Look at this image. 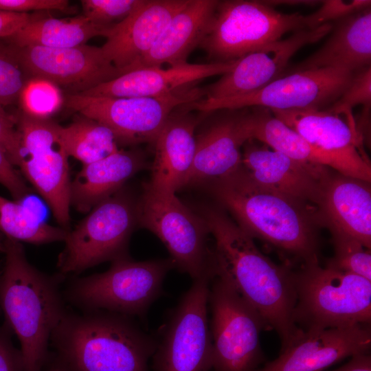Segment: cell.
<instances>
[{
  "label": "cell",
  "instance_id": "1",
  "mask_svg": "<svg viewBox=\"0 0 371 371\" xmlns=\"http://www.w3.org/2000/svg\"><path fill=\"white\" fill-rule=\"evenodd\" d=\"M196 212L214 240L215 276L226 279L261 317L267 330H274L281 350L303 330L294 322L296 304L295 271L278 265L259 251L253 238L218 205L201 204Z\"/></svg>",
  "mask_w": 371,
  "mask_h": 371
},
{
  "label": "cell",
  "instance_id": "2",
  "mask_svg": "<svg viewBox=\"0 0 371 371\" xmlns=\"http://www.w3.org/2000/svg\"><path fill=\"white\" fill-rule=\"evenodd\" d=\"M203 186L244 232L274 248L286 265L318 262L315 207L257 183L242 167Z\"/></svg>",
  "mask_w": 371,
  "mask_h": 371
},
{
  "label": "cell",
  "instance_id": "3",
  "mask_svg": "<svg viewBox=\"0 0 371 371\" xmlns=\"http://www.w3.org/2000/svg\"><path fill=\"white\" fill-rule=\"evenodd\" d=\"M133 318L67 308L51 334L44 371H148L157 339Z\"/></svg>",
  "mask_w": 371,
  "mask_h": 371
},
{
  "label": "cell",
  "instance_id": "4",
  "mask_svg": "<svg viewBox=\"0 0 371 371\" xmlns=\"http://www.w3.org/2000/svg\"><path fill=\"white\" fill-rule=\"evenodd\" d=\"M1 251L0 311L18 337L24 371H44L51 334L67 310L65 275H48L27 260L20 242L5 237Z\"/></svg>",
  "mask_w": 371,
  "mask_h": 371
},
{
  "label": "cell",
  "instance_id": "5",
  "mask_svg": "<svg viewBox=\"0 0 371 371\" xmlns=\"http://www.w3.org/2000/svg\"><path fill=\"white\" fill-rule=\"evenodd\" d=\"M293 319L303 330L370 324L371 281L314 262L295 271Z\"/></svg>",
  "mask_w": 371,
  "mask_h": 371
},
{
  "label": "cell",
  "instance_id": "6",
  "mask_svg": "<svg viewBox=\"0 0 371 371\" xmlns=\"http://www.w3.org/2000/svg\"><path fill=\"white\" fill-rule=\"evenodd\" d=\"M174 267L170 258H119L105 272L74 278L63 290L64 298L82 311L103 310L142 317L163 293L164 280Z\"/></svg>",
  "mask_w": 371,
  "mask_h": 371
},
{
  "label": "cell",
  "instance_id": "7",
  "mask_svg": "<svg viewBox=\"0 0 371 371\" xmlns=\"http://www.w3.org/2000/svg\"><path fill=\"white\" fill-rule=\"evenodd\" d=\"M306 29V16L278 12L264 1H218L199 47L212 63H226Z\"/></svg>",
  "mask_w": 371,
  "mask_h": 371
},
{
  "label": "cell",
  "instance_id": "8",
  "mask_svg": "<svg viewBox=\"0 0 371 371\" xmlns=\"http://www.w3.org/2000/svg\"><path fill=\"white\" fill-rule=\"evenodd\" d=\"M90 211L67 233L57 263L63 275L128 256L129 239L138 224L137 201L122 188Z\"/></svg>",
  "mask_w": 371,
  "mask_h": 371
},
{
  "label": "cell",
  "instance_id": "9",
  "mask_svg": "<svg viewBox=\"0 0 371 371\" xmlns=\"http://www.w3.org/2000/svg\"><path fill=\"white\" fill-rule=\"evenodd\" d=\"M138 224L156 235L167 248L175 267L194 280L215 275L208 229L199 214L175 194L154 191L144 185L137 201Z\"/></svg>",
  "mask_w": 371,
  "mask_h": 371
},
{
  "label": "cell",
  "instance_id": "10",
  "mask_svg": "<svg viewBox=\"0 0 371 371\" xmlns=\"http://www.w3.org/2000/svg\"><path fill=\"white\" fill-rule=\"evenodd\" d=\"M208 304L212 351L210 371H255L263 361L258 313L224 278L210 282Z\"/></svg>",
  "mask_w": 371,
  "mask_h": 371
},
{
  "label": "cell",
  "instance_id": "11",
  "mask_svg": "<svg viewBox=\"0 0 371 371\" xmlns=\"http://www.w3.org/2000/svg\"><path fill=\"white\" fill-rule=\"evenodd\" d=\"M13 117L21 148L19 167L48 204L57 222L67 227L70 220L71 181L60 126L48 117L23 110Z\"/></svg>",
  "mask_w": 371,
  "mask_h": 371
},
{
  "label": "cell",
  "instance_id": "12",
  "mask_svg": "<svg viewBox=\"0 0 371 371\" xmlns=\"http://www.w3.org/2000/svg\"><path fill=\"white\" fill-rule=\"evenodd\" d=\"M203 90L190 88L161 98H114L65 94L66 107L109 128L117 144L154 143L175 109L201 99Z\"/></svg>",
  "mask_w": 371,
  "mask_h": 371
},
{
  "label": "cell",
  "instance_id": "13",
  "mask_svg": "<svg viewBox=\"0 0 371 371\" xmlns=\"http://www.w3.org/2000/svg\"><path fill=\"white\" fill-rule=\"evenodd\" d=\"M353 74L336 68L295 71L254 92L221 99H200L183 107L188 111L203 113L254 106L270 110H324L341 95Z\"/></svg>",
  "mask_w": 371,
  "mask_h": 371
},
{
  "label": "cell",
  "instance_id": "14",
  "mask_svg": "<svg viewBox=\"0 0 371 371\" xmlns=\"http://www.w3.org/2000/svg\"><path fill=\"white\" fill-rule=\"evenodd\" d=\"M211 280H194L169 313L157 339L154 371H210L212 341L207 315Z\"/></svg>",
  "mask_w": 371,
  "mask_h": 371
},
{
  "label": "cell",
  "instance_id": "15",
  "mask_svg": "<svg viewBox=\"0 0 371 371\" xmlns=\"http://www.w3.org/2000/svg\"><path fill=\"white\" fill-rule=\"evenodd\" d=\"M9 44L30 81L46 82L65 94H80L126 73L106 58L101 47L85 44L53 48Z\"/></svg>",
  "mask_w": 371,
  "mask_h": 371
},
{
  "label": "cell",
  "instance_id": "16",
  "mask_svg": "<svg viewBox=\"0 0 371 371\" xmlns=\"http://www.w3.org/2000/svg\"><path fill=\"white\" fill-rule=\"evenodd\" d=\"M332 23L294 32L238 59L236 65L204 90L205 98L221 99L259 90L280 77L291 57L306 45L318 42L332 30Z\"/></svg>",
  "mask_w": 371,
  "mask_h": 371
},
{
  "label": "cell",
  "instance_id": "17",
  "mask_svg": "<svg viewBox=\"0 0 371 371\" xmlns=\"http://www.w3.org/2000/svg\"><path fill=\"white\" fill-rule=\"evenodd\" d=\"M241 167L257 183L316 208L331 175L326 166L300 162L252 139L243 146Z\"/></svg>",
  "mask_w": 371,
  "mask_h": 371
},
{
  "label": "cell",
  "instance_id": "18",
  "mask_svg": "<svg viewBox=\"0 0 371 371\" xmlns=\"http://www.w3.org/2000/svg\"><path fill=\"white\" fill-rule=\"evenodd\" d=\"M370 324L302 330L275 360L255 371H323L370 349Z\"/></svg>",
  "mask_w": 371,
  "mask_h": 371
},
{
  "label": "cell",
  "instance_id": "19",
  "mask_svg": "<svg viewBox=\"0 0 371 371\" xmlns=\"http://www.w3.org/2000/svg\"><path fill=\"white\" fill-rule=\"evenodd\" d=\"M189 0H144L127 18L115 25L101 46L106 58L128 72L137 69L173 16Z\"/></svg>",
  "mask_w": 371,
  "mask_h": 371
},
{
  "label": "cell",
  "instance_id": "20",
  "mask_svg": "<svg viewBox=\"0 0 371 371\" xmlns=\"http://www.w3.org/2000/svg\"><path fill=\"white\" fill-rule=\"evenodd\" d=\"M245 126L249 139L263 143L302 163L332 168L345 176L371 181L369 159H355L319 149L276 117L265 107L246 111Z\"/></svg>",
  "mask_w": 371,
  "mask_h": 371
},
{
  "label": "cell",
  "instance_id": "21",
  "mask_svg": "<svg viewBox=\"0 0 371 371\" xmlns=\"http://www.w3.org/2000/svg\"><path fill=\"white\" fill-rule=\"evenodd\" d=\"M238 60L206 64L186 63L168 69L141 67L78 95L114 98H161L180 93L204 78L223 75Z\"/></svg>",
  "mask_w": 371,
  "mask_h": 371
},
{
  "label": "cell",
  "instance_id": "22",
  "mask_svg": "<svg viewBox=\"0 0 371 371\" xmlns=\"http://www.w3.org/2000/svg\"><path fill=\"white\" fill-rule=\"evenodd\" d=\"M227 112L196 135L194 158L184 188L203 186L241 167L242 148L249 139L246 108Z\"/></svg>",
  "mask_w": 371,
  "mask_h": 371
},
{
  "label": "cell",
  "instance_id": "23",
  "mask_svg": "<svg viewBox=\"0 0 371 371\" xmlns=\"http://www.w3.org/2000/svg\"><path fill=\"white\" fill-rule=\"evenodd\" d=\"M190 112L182 108L172 112L158 134L150 179L144 184L148 188L175 194L184 188L196 149L197 119Z\"/></svg>",
  "mask_w": 371,
  "mask_h": 371
},
{
  "label": "cell",
  "instance_id": "24",
  "mask_svg": "<svg viewBox=\"0 0 371 371\" xmlns=\"http://www.w3.org/2000/svg\"><path fill=\"white\" fill-rule=\"evenodd\" d=\"M338 173V172H337ZM319 222L371 247L370 183L331 174L325 182L317 205Z\"/></svg>",
  "mask_w": 371,
  "mask_h": 371
},
{
  "label": "cell",
  "instance_id": "25",
  "mask_svg": "<svg viewBox=\"0 0 371 371\" xmlns=\"http://www.w3.org/2000/svg\"><path fill=\"white\" fill-rule=\"evenodd\" d=\"M332 25L326 42L291 72L336 68L355 73L370 66V8L336 21Z\"/></svg>",
  "mask_w": 371,
  "mask_h": 371
},
{
  "label": "cell",
  "instance_id": "26",
  "mask_svg": "<svg viewBox=\"0 0 371 371\" xmlns=\"http://www.w3.org/2000/svg\"><path fill=\"white\" fill-rule=\"evenodd\" d=\"M273 115L314 146L355 159H368L355 120L326 109L270 110Z\"/></svg>",
  "mask_w": 371,
  "mask_h": 371
},
{
  "label": "cell",
  "instance_id": "27",
  "mask_svg": "<svg viewBox=\"0 0 371 371\" xmlns=\"http://www.w3.org/2000/svg\"><path fill=\"white\" fill-rule=\"evenodd\" d=\"M218 3L216 0H189L170 20L138 68L187 63L188 57L204 37Z\"/></svg>",
  "mask_w": 371,
  "mask_h": 371
},
{
  "label": "cell",
  "instance_id": "28",
  "mask_svg": "<svg viewBox=\"0 0 371 371\" xmlns=\"http://www.w3.org/2000/svg\"><path fill=\"white\" fill-rule=\"evenodd\" d=\"M146 164L141 152L119 149L103 159L83 165L71 181V205L81 212H89L121 190L126 181Z\"/></svg>",
  "mask_w": 371,
  "mask_h": 371
},
{
  "label": "cell",
  "instance_id": "29",
  "mask_svg": "<svg viewBox=\"0 0 371 371\" xmlns=\"http://www.w3.org/2000/svg\"><path fill=\"white\" fill-rule=\"evenodd\" d=\"M113 27L97 25L82 14L67 19L33 17L15 34L3 40L18 47L71 48L85 45L95 36L106 38Z\"/></svg>",
  "mask_w": 371,
  "mask_h": 371
},
{
  "label": "cell",
  "instance_id": "30",
  "mask_svg": "<svg viewBox=\"0 0 371 371\" xmlns=\"http://www.w3.org/2000/svg\"><path fill=\"white\" fill-rule=\"evenodd\" d=\"M59 131L68 156L83 165L98 161L119 150L115 137L109 128L82 115L67 126H60Z\"/></svg>",
  "mask_w": 371,
  "mask_h": 371
},
{
  "label": "cell",
  "instance_id": "31",
  "mask_svg": "<svg viewBox=\"0 0 371 371\" xmlns=\"http://www.w3.org/2000/svg\"><path fill=\"white\" fill-rule=\"evenodd\" d=\"M0 233L19 242L44 244L65 241L68 231L45 223L26 206L0 196Z\"/></svg>",
  "mask_w": 371,
  "mask_h": 371
},
{
  "label": "cell",
  "instance_id": "32",
  "mask_svg": "<svg viewBox=\"0 0 371 371\" xmlns=\"http://www.w3.org/2000/svg\"><path fill=\"white\" fill-rule=\"evenodd\" d=\"M335 256L326 267L353 273L371 281V254L358 240L344 234L331 232Z\"/></svg>",
  "mask_w": 371,
  "mask_h": 371
},
{
  "label": "cell",
  "instance_id": "33",
  "mask_svg": "<svg viewBox=\"0 0 371 371\" xmlns=\"http://www.w3.org/2000/svg\"><path fill=\"white\" fill-rule=\"evenodd\" d=\"M30 81L10 45L0 39V105L19 104Z\"/></svg>",
  "mask_w": 371,
  "mask_h": 371
},
{
  "label": "cell",
  "instance_id": "34",
  "mask_svg": "<svg viewBox=\"0 0 371 371\" xmlns=\"http://www.w3.org/2000/svg\"><path fill=\"white\" fill-rule=\"evenodd\" d=\"M360 104L363 106V110H370V66L354 73L349 85L344 92L326 109L330 112L353 119L352 109Z\"/></svg>",
  "mask_w": 371,
  "mask_h": 371
},
{
  "label": "cell",
  "instance_id": "35",
  "mask_svg": "<svg viewBox=\"0 0 371 371\" xmlns=\"http://www.w3.org/2000/svg\"><path fill=\"white\" fill-rule=\"evenodd\" d=\"M144 0H82V15L102 26L113 27L127 18Z\"/></svg>",
  "mask_w": 371,
  "mask_h": 371
},
{
  "label": "cell",
  "instance_id": "36",
  "mask_svg": "<svg viewBox=\"0 0 371 371\" xmlns=\"http://www.w3.org/2000/svg\"><path fill=\"white\" fill-rule=\"evenodd\" d=\"M58 89L43 81L31 80L23 91L19 104L21 110L32 115L47 117L59 105Z\"/></svg>",
  "mask_w": 371,
  "mask_h": 371
},
{
  "label": "cell",
  "instance_id": "37",
  "mask_svg": "<svg viewBox=\"0 0 371 371\" xmlns=\"http://www.w3.org/2000/svg\"><path fill=\"white\" fill-rule=\"evenodd\" d=\"M368 0L322 1L320 7L313 13L306 15L308 29H315L324 24L333 23L352 14L370 8Z\"/></svg>",
  "mask_w": 371,
  "mask_h": 371
},
{
  "label": "cell",
  "instance_id": "38",
  "mask_svg": "<svg viewBox=\"0 0 371 371\" xmlns=\"http://www.w3.org/2000/svg\"><path fill=\"white\" fill-rule=\"evenodd\" d=\"M0 147L13 166H19L21 148L19 135L13 115L8 114L0 105Z\"/></svg>",
  "mask_w": 371,
  "mask_h": 371
},
{
  "label": "cell",
  "instance_id": "39",
  "mask_svg": "<svg viewBox=\"0 0 371 371\" xmlns=\"http://www.w3.org/2000/svg\"><path fill=\"white\" fill-rule=\"evenodd\" d=\"M13 334L5 321L0 324V371H24L23 355L12 343Z\"/></svg>",
  "mask_w": 371,
  "mask_h": 371
},
{
  "label": "cell",
  "instance_id": "40",
  "mask_svg": "<svg viewBox=\"0 0 371 371\" xmlns=\"http://www.w3.org/2000/svg\"><path fill=\"white\" fill-rule=\"evenodd\" d=\"M0 184L3 186L16 200L23 199L30 192L23 177L14 168V166L1 147Z\"/></svg>",
  "mask_w": 371,
  "mask_h": 371
},
{
  "label": "cell",
  "instance_id": "41",
  "mask_svg": "<svg viewBox=\"0 0 371 371\" xmlns=\"http://www.w3.org/2000/svg\"><path fill=\"white\" fill-rule=\"evenodd\" d=\"M67 0H0V11L27 13L28 11L68 9Z\"/></svg>",
  "mask_w": 371,
  "mask_h": 371
},
{
  "label": "cell",
  "instance_id": "42",
  "mask_svg": "<svg viewBox=\"0 0 371 371\" xmlns=\"http://www.w3.org/2000/svg\"><path fill=\"white\" fill-rule=\"evenodd\" d=\"M33 17L28 13L0 11V39L11 37Z\"/></svg>",
  "mask_w": 371,
  "mask_h": 371
},
{
  "label": "cell",
  "instance_id": "43",
  "mask_svg": "<svg viewBox=\"0 0 371 371\" xmlns=\"http://www.w3.org/2000/svg\"><path fill=\"white\" fill-rule=\"evenodd\" d=\"M331 371H371V357L368 352L356 354L347 363Z\"/></svg>",
  "mask_w": 371,
  "mask_h": 371
},
{
  "label": "cell",
  "instance_id": "44",
  "mask_svg": "<svg viewBox=\"0 0 371 371\" xmlns=\"http://www.w3.org/2000/svg\"><path fill=\"white\" fill-rule=\"evenodd\" d=\"M264 2L272 7H274L275 5H279L315 6L318 4L320 5L322 1L273 0V1H264Z\"/></svg>",
  "mask_w": 371,
  "mask_h": 371
},
{
  "label": "cell",
  "instance_id": "45",
  "mask_svg": "<svg viewBox=\"0 0 371 371\" xmlns=\"http://www.w3.org/2000/svg\"><path fill=\"white\" fill-rule=\"evenodd\" d=\"M3 235L0 233V250H1V245H2V243H3Z\"/></svg>",
  "mask_w": 371,
  "mask_h": 371
}]
</instances>
